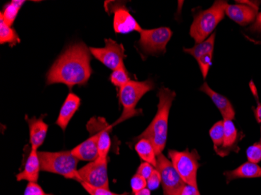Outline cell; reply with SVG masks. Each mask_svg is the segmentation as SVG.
I'll return each instance as SVG.
<instances>
[{
	"instance_id": "obj_1",
	"label": "cell",
	"mask_w": 261,
	"mask_h": 195,
	"mask_svg": "<svg viewBox=\"0 0 261 195\" xmlns=\"http://www.w3.org/2000/svg\"><path fill=\"white\" fill-rule=\"evenodd\" d=\"M90 62V50L84 42L69 45L47 73V85L64 83L70 89L85 85L92 75Z\"/></svg>"
},
{
	"instance_id": "obj_2",
	"label": "cell",
	"mask_w": 261,
	"mask_h": 195,
	"mask_svg": "<svg viewBox=\"0 0 261 195\" xmlns=\"http://www.w3.org/2000/svg\"><path fill=\"white\" fill-rule=\"evenodd\" d=\"M159 103L158 112L147 128L136 139L146 138L150 141L156 155L163 153L168 139V120L171 105L175 99V92L167 88L160 89L158 93Z\"/></svg>"
},
{
	"instance_id": "obj_3",
	"label": "cell",
	"mask_w": 261,
	"mask_h": 195,
	"mask_svg": "<svg viewBox=\"0 0 261 195\" xmlns=\"http://www.w3.org/2000/svg\"><path fill=\"white\" fill-rule=\"evenodd\" d=\"M154 89V82L151 79L144 81L130 80L118 90V97L123 107L122 114L112 127L126 121L128 119L137 117L142 114V109H137L136 105L143 95Z\"/></svg>"
},
{
	"instance_id": "obj_4",
	"label": "cell",
	"mask_w": 261,
	"mask_h": 195,
	"mask_svg": "<svg viewBox=\"0 0 261 195\" xmlns=\"http://www.w3.org/2000/svg\"><path fill=\"white\" fill-rule=\"evenodd\" d=\"M227 1L218 0L207 10H201L194 15L190 27V35L196 44L200 43L211 36L213 32L224 19Z\"/></svg>"
},
{
	"instance_id": "obj_5",
	"label": "cell",
	"mask_w": 261,
	"mask_h": 195,
	"mask_svg": "<svg viewBox=\"0 0 261 195\" xmlns=\"http://www.w3.org/2000/svg\"><path fill=\"white\" fill-rule=\"evenodd\" d=\"M39 157L42 171L59 174L81 183L77 168L79 160L70 151L39 152Z\"/></svg>"
},
{
	"instance_id": "obj_6",
	"label": "cell",
	"mask_w": 261,
	"mask_h": 195,
	"mask_svg": "<svg viewBox=\"0 0 261 195\" xmlns=\"http://www.w3.org/2000/svg\"><path fill=\"white\" fill-rule=\"evenodd\" d=\"M168 158L172 162L177 172L186 184L198 187L197 173L200 164L199 153L196 149L179 151H168Z\"/></svg>"
},
{
	"instance_id": "obj_7",
	"label": "cell",
	"mask_w": 261,
	"mask_h": 195,
	"mask_svg": "<svg viewBox=\"0 0 261 195\" xmlns=\"http://www.w3.org/2000/svg\"><path fill=\"white\" fill-rule=\"evenodd\" d=\"M139 45L142 52L147 55L164 54L166 48L172 36L169 27H161L155 29H142Z\"/></svg>"
},
{
	"instance_id": "obj_8",
	"label": "cell",
	"mask_w": 261,
	"mask_h": 195,
	"mask_svg": "<svg viewBox=\"0 0 261 195\" xmlns=\"http://www.w3.org/2000/svg\"><path fill=\"white\" fill-rule=\"evenodd\" d=\"M156 170L161 177L163 195H181V190L186 185L169 158L164 154L158 155Z\"/></svg>"
},
{
	"instance_id": "obj_9",
	"label": "cell",
	"mask_w": 261,
	"mask_h": 195,
	"mask_svg": "<svg viewBox=\"0 0 261 195\" xmlns=\"http://www.w3.org/2000/svg\"><path fill=\"white\" fill-rule=\"evenodd\" d=\"M81 183L95 187L109 189L108 158H98L79 170ZM80 183V184H81Z\"/></svg>"
},
{
	"instance_id": "obj_10",
	"label": "cell",
	"mask_w": 261,
	"mask_h": 195,
	"mask_svg": "<svg viewBox=\"0 0 261 195\" xmlns=\"http://www.w3.org/2000/svg\"><path fill=\"white\" fill-rule=\"evenodd\" d=\"M91 54L103 65L114 70L124 65V48L112 39H105L103 48H89Z\"/></svg>"
},
{
	"instance_id": "obj_11",
	"label": "cell",
	"mask_w": 261,
	"mask_h": 195,
	"mask_svg": "<svg viewBox=\"0 0 261 195\" xmlns=\"http://www.w3.org/2000/svg\"><path fill=\"white\" fill-rule=\"evenodd\" d=\"M237 4H228L225 9V14L233 21L241 26L254 23L257 17L260 2L254 1H236Z\"/></svg>"
},
{
	"instance_id": "obj_12",
	"label": "cell",
	"mask_w": 261,
	"mask_h": 195,
	"mask_svg": "<svg viewBox=\"0 0 261 195\" xmlns=\"http://www.w3.org/2000/svg\"><path fill=\"white\" fill-rule=\"evenodd\" d=\"M112 127V125H109L106 121V119L102 117H98V118L93 117L88 123V130L90 133H97L99 158H108L111 146L110 133Z\"/></svg>"
},
{
	"instance_id": "obj_13",
	"label": "cell",
	"mask_w": 261,
	"mask_h": 195,
	"mask_svg": "<svg viewBox=\"0 0 261 195\" xmlns=\"http://www.w3.org/2000/svg\"><path fill=\"white\" fill-rule=\"evenodd\" d=\"M114 13V29L117 34H127L132 32L140 33L142 30L139 23L123 4H115L110 7Z\"/></svg>"
},
{
	"instance_id": "obj_14",
	"label": "cell",
	"mask_w": 261,
	"mask_h": 195,
	"mask_svg": "<svg viewBox=\"0 0 261 195\" xmlns=\"http://www.w3.org/2000/svg\"><path fill=\"white\" fill-rule=\"evenodd\" d=\"M199 91L206 94L211 98V100L216 105L218 110L221 113L224 120H233L236 117V111L234 107L226 97L221 94L218 93L209 87V85L206 82H205L200 88Z\"/></svg>"
},
{
	"instance_id": "obj_15",
	"label": "cell",
	"mask_w": 261,
	"mask_h": 195,
	"mask_svg": "<svg viewBox=\"0 0 261 195\" xmlns=\"http://www.w3.org/2000/svg\"><path fill=\"white\" fill-rule=\"evenodd\" d=\"M81 161L93 162L99 158L97 133H91L90 137L70 151Z\"/></svg>"
},
{
	"instance_id": "obj_16",
	"label": "cell",
	"mask_w": 261,
	"mask_h": 195,
	"mask_svg": "<svg viewBox=\"0 0 261 195\" xmlns=\"http://www.w3.org/2000/svg\"><path fill=\"white\" fill-rule=\"evenodd\" d=\"M80 105L81 99L77 95L70 93L67 95L56 121V124L61 127L63 131H65L70 120L77 112Z\"/></svg>"
},
{
	"instance_id": "obj_17",
	"label": "cell",
	"mask_w": 261,
	"mask_h": 195,
	"mask_svg": "<svg viewBox=\"0 0 261 195\" xmlns=\"http://www.w3.org/2000/svg\"><path fill=\"white\" fill-rule=\"evenodd\" d=\"M44 116L40 118L32 117L28 120L29 127V138L32 145V149L38 150L45 142L49 126L44 121Z\"/></svg>"
},
{
	"instance_id": "obj_18",
	"label": "cell",
	"mask_w": 261,
	"mask_h": 195,
	"mask_svg": "<svg viewBox=\"0 0 261 195\" xmlns=\"http://www.w3.org/2000/svg\"><path fill=\"white\" fill-rule=\"evenodd\" d=\"M224 142L218 155L221 157L227 156L231 151L238 152V130L233 123V120H224Z\"/></svg>"
},
{
	"instance_id": "obj_19",
	"label": "cell",
	"mask_w": 261,
	"mask_h": 195,
	"mask_svg": "<svg viewBox=\"0 0 261 195\" xmlns=\"http://www.w3.org/2000/svg\"><path fill=\"white\" fill-rule=\"evenodd\" d=\"M41 171L40 160L39 152L32 149L28 157L23 171L19 173L16 177L17 181L27 180L32 183H37L39 180V172Z\"/></svg>"
},
{
	"instance_id": "obj_20",
	"label": "cell",
	"mask_w": 261,
	"mask_h": 195,
	"mask_svg": "<svg viewBox=\"0 0 261 195\" xmlns=\"http://www.w3.org/2000/svg\"><path fill=\"white\" fill-rule=\"evenodd\" d=\"M227 184L237 179L261 178V167L258 164L246 162L238 168L224 173Z\"/></svg>"
},
{
	"instance_id": "obj_21",
	"label": "cell",
	"mask_w": 261,
	"mask_h": 195,
	"mask_svg": "<svg viewBox=\"0 0 261 195\" xmlns=\"http://www.w3.org/2000/svg\"><path fill=\"white\" fill-rule=\"evenodd\" d=\"M135 150L142 160L153 165L155 168L158 163V155L150 141L146 138H140L135 145Z\"/></svg>"
},
{
	"instance_id": "obj_22",
	"label": "cell",
	"mask_w": 261,
	"mask_h": 195,
	"mask_svg": "<svg viewBox=\"0 0 261 195\" xmlns=\"http://www.w3.org/2000/svg\"><path fill=\"white\" fill-rule=\"evenodd\" d=\"M215 36H216V33H213L208 39H206L203 42L196 44L193 48H184L183 50L185 52L191 55L192 57H194L197 60L202 55L214 52Z\"/></svg>"
},
{
	"instance_id": "obj_23",
	"label": "cell",
	"mask_w": 261,
	"mask_h": 195,
	"mask_svg": "<svg viewBox=\"0 0 261 195\" xmlns=\"http://www.w3.org/2000/svg\"><path fill=\"white\" fill-rule=\"evenodd\" d=\"M20 38L16 31L7 25L1 17H0V43H9L10 46H14L20 43Z\"/></svg>"
},
{
	"instance_id": "obj_24",
	"label": "cell",
	"mask_w": 261,
	"mask_h": 195,
	"mask_svg": "<svg viewBox=\"0 0 261 195\" xmlns=\"http://www.w3.org/2000/svg\"><path fill=\"white\" fill-rule=\"evenodd\" d=\"M24 1H12L4 7V11L1 12L0 17L4 20L7 25L11 27L15 21L19 10L21 8Z\"/></svg>"
},
{
	"instance_id": "obj_25",
	"label": "cell",
	"mask_w": 261,
	"mask_h": 195,
	"mask_svg": "<svg viewBox=\"0 0 261 195\" xmlns=\"http://www.w3.org/2000/svg\"><path fill=\"white\" fill-rule=\"evenodd\" d=\"M210 137L214 144V149L217 154L220 152L224 142V120L217 122L210 130Z\"/></svg>"
},
{
	"instance_id": "obj_26",
	"label": "cell",
	"mask_w": 261,
	"mask_h": 195,
	"mask_svg": "<svg viewBox=\"0 0 261 195\" xmlns=\"http://www.w3.org/2000/svg\"><path fill=\"white\" fill-rule=\"evenodd\" d=\"M110 80L112 82L113 85L118 89H121L126 83L130 81V79L129 77L128 73L126 70L124 65L121 66L117 70H114L111 74Z\"/></svg>"
},
{
	"instance_id": "obj_27",
	"label": "cell",
	"mask_w": 261,
	"mask_h": 195,
	"mask_svg": "<svg viewBox=\"0 0 261 195\" xmlns=\"http://www.w3.org/2000/svg\"><path fill=\"white\" fill-rule=\"evenodd\" d=\"M248 162L259 163L261 161V144L259 142L253 144L246 150Z\"/></svg>"
},
{
	"instance_id": "obj_28",
	"label": "cell",
	"mask_w": 261,
	"mask_h": 195,
	"mask_svg": "<svg viewBox=\"0 0 261 195\" xmlns=\"http://www.w3.org/2000/svg\"><path fill=\"white\" fill-rule=\"evenodd\" d=\"M83 188L86 190V192L90 195H130L127 192H124L123 193H114V192L110 190V189L102 188V187H95L89 185L86 183H81Z\"/></svg>"
},
{
	"instance_id": "obj_29",
	"label": "cell",
	"mask_w": 261,
	"mask_h": 195,
	"mask_svg": "<svg viewBox=\"0 0 261 195\" xmlns=\"http://www.w3.org/2000/svg\"><path fill=\"white\" fill-rule=\"evenodd\" d=\"M213 52L205 54L199 57L197 60L198 64H199V69L203 75V78H206L209 72L210 67L212 64Z\"/></svg>"
},
{
	"instance_id": "obj_30",
	"label": "cell",
	"mask_w": 261,
	"mask_h": 195,
	"mask_svg": "<svg viewBox=\"0 0 261 195\" xmlns=\"http://www.w3.org/2000/svg\"><path fill=\"white\" fill-rule=\"evenodd\" d=\"M147 187V181L144 177H141L139 174H136L130 180V188L133 193H136L142 189Z\"/></svg>"
},
{
	"instance_id": "obj_31",
	"label": "cell",
	"mask_w": 261,
	"mask_h": 195,
	"mask_svg": "<svg viewBox=\"0 0 261 195\" xmlns=\"http://www.w3.org/2000/svg\"><path fill=\"white\" fill-rule=\"evenodd\" d=\"M147 181V188L150 190H156L161 184V177L159 171L155 169L150 177L146 180Z\"/></svg>"
},
{
	"instance_id": "obj_32",
	"label": "cell",
	"mask_w": 261,
	"mask_h": 195,
	"mask_svg": "<svg viewBox=\"0 0 261 195\" xmlns=\"http://www.w3.org/2000/svg\"><path fill=\"white\" fill-rule=\"evenodd\" d=\"M23 195H54L53 193H47L44 191L43 189L37 184L29 182L26 187Z\"/></svg>"
},
{
	"instance_id": "obj_33",
	"label": "cell",
	"mask_w": 261,
	"mask_h": 195,
	"mask_svg": "<svg viewBox=\"0 0 261 195\" xmlns=\"http://www.w3.org/2000/svg\"><path fill=\"white\" fill-rule=\"evenodd\" d=\"M154 170H155V169H154L153 165L148 163V162H143L139 165L136 174L147 180L150 177L151 174L153 173Z\"/></svg>"
},
{
	"instance_id": "obj_34",
	"label": "cell",
	"mask_w": 261,
	"mask_h": 195,
	"mask_svg": "<svg viewBox=\"0 0 261 195\" xmlns=\"http://www.w3.org/2000/svg\"><path fill=\"white\" fill-rule=\"evenodd\" d=\"M181 195H201L199 188L186 184L181 190Z\"/></svg>"
},
{
	"instance_id": "obj_35",
	"label": "cell",
	"mask_w": 261,
	"mask_h": 195,
	"mask_svg": "<svg viewBox=\"0 0 261 195\" xmlns=\"http://www.w3.org/2000/svg\"><path fill=\"white\" fill-rule=\"evenodd\" d=\"M250 29L255 31V32H261V13L258 14L256 20L253 23V25L251 26Z\"/></svg>"
},
{
	"instance_id": "obj_36",
	"label": "cell",
	"mask_w": 261,
	"mask_h": 195,
	"mask_svg": "<svg viewBox=\"0 0 261 195\" xmlns=\"http://www.w3.org/2000/svg\"><path fill=\"white\" fill-rule=\"evenodd\" d=\"M255 118L259 124H261V103H258L257 106L254 109Z\"/></svg>"
},
{
	"instance_id": "obj_37",
	"label": "cell",
	"mask_w": 261,
	"mask_h": 195,
	"mask_svg": "<svg viewBox=\"0 0 261 195\" xmlns=\"http://www.w3.org/2000/svg\"><path fill=\"white\" fill-rule=\"evenodd\" d=\"M134 195H151V190L147 188V187H146V188L136 192V193H134Z\"/></svg>"
},
{
	"instance_id": "obj_38",
	"label": "cell",
	"mask_w": 261,
	"mask_h": 195,
	"mask_svg": "<svg viewBox=\"0 0 261 195\" xmlns=\"http://www.w3.org/2000/svg\"><path fill=\"white\" fill-rule=\"evenodd\" d=\"M260 133H261V128H260ZM259 143L261 144V135H260V142H259Z\"/></svg>"
}]
</instances>
